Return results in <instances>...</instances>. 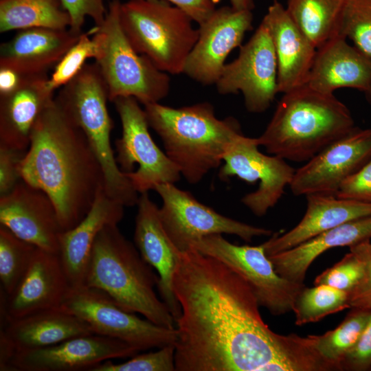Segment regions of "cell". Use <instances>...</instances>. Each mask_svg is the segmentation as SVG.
<instances>
[{"instance_id":"obj_1","label":"cell","mask_w":371,"mask_h":371,"mask_svg":"<svg viewBox=\"0 0 371 371\" xmlns=\"http://www.w3.org/2000/svg\"><path fill=\"white\" fill-rule=\"evenodd\" d=\"M177 371H320L306 337L280 335L263 321L252 289L223 262L180 251L172 280Z\"/></svg>"},{"instance_id":"obj_2","label":"cell","mask_w":371,"mask_h":371,"mask_svg":"<svg viewBox=\"0 0 371 371\" xmlns=\"http://www.w3.org/2000/svg\"><path fill=\"white\" fill-rule=\"evenodd\" d=\"M19 170L23 181L54 202L63 231L80 223L104 187L101 166L85 135L55 97L36 122Z\"/></svg>"},{"instance_id":"obj_3","label":"cell","mask_w":371,"mask_h":371,"mask_svg":"<svg viewBox=\"0 0 371 371\" xmlns=\"http://www.w3.org/2000/svg\"><path fill=\"white\" fill-rule=\"evenodd\" d=\"M283 94L266 128L256 137L269 155L307 161L355 127L349 109L334 94L307 85Z\"/></svg>"},{"instance_id":"obj_4","label":"cell","mask_w":371,"mask_h":371,"mask_svg":"<svg viewBox=\"0 0 371 371\" xmlns=\"http://www.w3.org/2000/svg\"><path fill=\"white\" fill-rule=\"evenodd\" d=\"M144 106L149 126L162 140L165 153L192 184L222 164L227 146L243 133L237 120L217 118L208 102L179 108L159 102Z\"/></svg>"},{"instance_id":"obj_5","label":"cell","mask_w":371,"mask_h":371,"mask_svg":"<svg viewBox=\"0 0 371 371\" xmlns=\"http://www.w3.org/2000/svg\"><path fill=\"white\" fill-rule=\"evenodd\" d=\"M159 276L117 225H106L94 243L84 286L98 289L118 306L153 323L175 328V320L155 291Z\"/></svg>"},{"instance_id":"obj_6","label":"cell","mask_w":371,"mask_h":371,"mask_svg":"<svg viewBox=\"0 0 371 371\" xmlns=\"http://www.w3.org/2000/svg\"><path fill=\"white\" fill-rule=\"evenodd\" d=\"M55 99L85 135L101 166L106 193L125 207L137 205L139 193L120 170L111 144L113 122L107 108L108 89L97 63H86Z\"/></svg>"},{"instance_id":"obj_7","label":"cell","mask_w":371,"mask_h":371,"mask_svg":"<svg viewBox=\"0 0 371 371\" xmlns=\"http://www.w3.org/2000/svg\"><path fill=\"white\" fill-rule=\"evenodd\" d=\"M120 19L138 53L164 72L183 73L199 37V30L193 27L188 14L163 0H128L121 2Z\"/></svg>"},{"instance_id":"obj_8","label":"cell","mask_w":371,"mask_h":371,"mask_svg":"<svg viewBox=\"0 0 371 371\" xmlns=\"http://www.w3.org/2000/svg\"><path fill=\"white\" fill-rule=\"evenodd\" d=\"M120 4V0H112L104 22L94 26L100 37L95 62L106 85L109 100L133 97L144 106L159 102L169 93L170 77L130 43L121 25Z\"/></svg>"},{"instance_id":"obj_9","label":"cell","mask_w":371,"mask_h":371,"mask_svg":"<svg viewBox=\"0 0 371 371\" xmlns=\"http://www.w3.org/2000/svg\"><path fill=\"white\" fill-rule=\"evenodd\" d=\"M113 102L122 124L121 137L115 141V159L134 189L142 194L179 181V168L153 139L139 102L133 97H120Z\"/></svg>"},{"instance_id":"obj_10","label":"cell","mask_w":371,"mask_h":371,"mask_svg":"<svg viewBox=\"0 0 371 371\" xmlns=\"http://www.w3.org/2000/svg\"><path fill=\"white\" fill-rule=\"evenodd\" d=\"M190 248L219 260L240 275L252 289L259 305L273 315L293 311L295 300L305 286L278 275L262 244L237 245L222 234H211L196 240Z\"/></svg>"},{"instance_id":"obj_11","label":"cell","mask_w":371,"mask_h":371,"mask_svg":"<svg viewBox=\"0 0 371 371\" xmlns=\"http://www.w3.org/2000/svg\"><path fill=\"white\" fill-rule=\"evenodd\" d=\"M60 308L84 320L94 333L122 341L139 351L175 344L177 339L176 328L141 319L94 288L71 289Z\"/></svg>"},{"instance_id":"obj_12","label":"cell","mask_w":371,"mask_h":371,"mask_svg":"<svg viewBox=\"0 0 371 371\" xmlns=\"http://www.w3.org/2000/svg\"><path fill=\"white\" fill-rule=\"evenodd\" d=\"M161 199L159 212L162 225L174 245L184 251L199 238L211 234H232L245 242L270 236L271 229L251 225L223 216L199 201L190 192L175 183L157 186Z\"/></svg>"},{"instance_id":"obj_13","label":"cell","mask_w":371,"mask_h":371,"mask_svg":"<svg viewBox=\"0 0 371 371\" xmlns=\"http://www.w3.org/2000/svg\"><path fill=\"white\" fill-rule=\"evenodd\" d=\"M259 146L256 138L243 133L236 136L227 146L218 177L222 181L237 177L250 183L258 181V188L241 201L253 214L262 216L281 199L295 170L284 159L261 153Z\"/></svg>"},{"instance_id":"obj_14","label":"cell","mask_w":371,"mask_h":371,"mask_svg":"<svg viewBox=\"0 0 371 371\" xmlns=\"http://www.w3.org/2000/svg\"><path fill=\"white\" fill-rule=\"evenodd\" d=\"M221 94L241 92L251 113L265 111L278 91V65L267 24L262 20L251 38L240 46L238 57L225 64L215 83Z\"/></svg>"},{"instance_id":"obj_15","label":"cell","mask_w":371,"mask_h":371,"mask_svg":"<svg viewBox=\"0 0 371 371\" xmlns=\"http://www.w3.org/2000/svg\"><path fill=\"white\" fill-rule=\"evenodd\" d=\"M371 159V128L355 127L295 170L289 185L295 196L335 195L341 184Z\"/></svg>"},{"instance_id":"obj_16","label":"cell","mask_w":371,"mask_h":371,"mask_svg":"<svg viewBox=\"0 0 371 371\" xmlns=\"http://www.w3.org/2000/svg\"><path fill=\"white\" fill-rule=\"evenodd\" d=\"M138 352L122 341L93 333L16 352L6 371H92L104 361L132 357Z\"/></svg>"},{"instance_id":"obj_17","label":"cell","mask_w":371,"mask_h":371,"mask_svg":"<svg viewBox=\"0 0 371 371\" xmlns=\"http://www.w3.org/2000/svg\"><path fill=\"white\" fill-rule=\"evenodd\" d=\"M252 21L251 10H237L231 5L216 8L199 25V37L187 58L183 74L202 85H215L227 56L241 46L245 33L252 28Z\"/></svg>"},{"instance_id":"obj_18","label":"cell","mask_w":371,"mask_h":371,"mask_svg":"<svg viewBox=\"0 0 371 371\" xmlns=\"http://www.w3.org/2000/svg\"><path fill=\"white\" fill-rule=\"evenodd\" d=\"M58 254L36 248L14 291L1 297L3 322L60 308L71 290Z\"/></svg>"},{"instance_id":"obj_19","label":"cell","mask_w":371,"mask_h":371,"mask_svg":"<svg viewBox=\"0 0 371 371\" xmlns=\"http://www.w3.org/2000/svg\"><path fill=\"white\" fill-rule=\"evenodd\" d=\"M0 225L36 247L58 254L63 229L54 202L22 179L0 196Z\"/></svg>"},{"instance_id":"obj_20","label":"cell","mask_w":371,"mask_h":371,"mask_svg":"<svg viewBox=\"0 0 371 371\" xmlns=\"http://www.w3.org/2000/svg\"><path fill=\"white\" fill-rule=\"evenodd\" d=\"M93 333L84 320L61 308L5 322L0 330V370H6L16 352L42 348Z\"/></svg>"},{"instance_id":"obj_21","label":"cell","mask_w":371,"mask_h":371,"mask_svg":"<svg viewBox=\"0 0 371 371\" xmlns=\"http://www.w3.org/2000/svg\"><path fill=\"white\" fill-rule=\"evenodd\" d=\"M137 205L135 245L145 262L157 271L159 293L176 322L181 309L173 291L172 280L180 251L167 235L159 207L148 192L140 194Z\"/></svg>"},{"instance_id":"obj_22","label":"cell","mask_w":371,"mask_h":371,"mask_svg":"<svg viewBox=\"0 0 371 371\" xmlns=\"http://www.w3.org/2000/svg\"><path fill=\"white\" fill-rule=\"evenodd\" d=\"M262 20L272 38L278 65V91L285 93L306 84L317 48L275 0Z\"/></svg>"},{"instance_id":"obj_23","label":"cell","mask_w":371,"mask_h":371,"mask_svg":"<svg viewBox=\"0 0 371 371\" xmlns=\"http://www.w3.org/2000/svg\"><path fill=\"white\" fill-rule=\"evenodd\" d=\"M125 206L111 198L101 188L86 216L60 236L58 255L71 289L84 286L95 239L107 225H117Z\"/></svg>"},{"instance_id":"obj_24","label":"cell","mask_w":371,"mask_h":371,"mask_svg":"<svg viewBox=\"0 0 371 371\" xmlns=\"http://www.w3.org/2000/svg\"><path fill=\"white\" fill-rule=\"evenodd\" d=\"M47 74L26 75L13 91L0 95V146L25 151L42 111L54 98Z\"/></svg>"},{"instance_id":"obj_25","label":"cell","mask_w":371,"mask_h":371,"mask_svg":"<svg viewBox=\"0 0 371 371\" xmlns=\"http://www.w3.org/2000/svg\"><path fill=\"white\" fill-rule=\"evenodd\" d=\"M81 33L71 29L32 27L19 30L0 45V67L23 75L47 74L54 67Z\"/></svg>"},{"instance_id":"obj_26","label":"cell","mask_w":371,"mask_h":371,"mask_svg":"<svg viewBox=\"0 0 371 371\" xmlns=\"http://www.w3.org/2000/svg\"><path fill=\"white\" fill-rule=\"evenodd\" d=\"M346 39L337 36L317 49L306 85L329 94L340 88L370 91L371 60Z\"/></svg>"},{"instance_id":"obj_27","label":"cell","mask_w":371,"mask_h":371,"mask_svg":"<svg viewBox=\"0 0 371 371\" xmlns=\"http://www.w3.org/2000/svg\"><path fill=\"white\" fill-rule=\"evenodd\" d=\"M306 197V210L301 221L289 232L274 234L262 243L267 256L293 248L347 222L371 215L370 203L324 194Z\"/></svg>"},{"instance_id":"obj_28","label":"cell","mask_w":371,"mask_h":371,"mask_svg":"<svg viewBox=\"0 0 371 371\" xmlns=\"http://www.w3.org/2000/svg\"><path fill=\"white\" fill-rule=\"evenodd\" d=\"M370 239L371 215L347 222L268 258L278 275L293 282L304 283L311 265L326 251L350 247Z\"/></svg>"},{"instance_id":"obj_29","label":"cell","mask_w":371,"mask_h":371,"mask_svg":"<svg viewBox=\"0 0 371 371\" xmlns=\"http://www.w3.org/2000/svg\"><path fill=\"white\" fill-rule=\"evenodd\" d=\"M71 18L61 0H0V32L32 27L65 30Z\"/></svg>"},{"instance_id":"obj_30","label":"cell","mask_w":371,"mask_h":371,"mask_svg":"<svg viewBox=\"0 0 371 371\" xmlns=\"http://www.w3.org/2000/svg\"><path fill=\"white\" fill-rule=\"evenodd\" d=\"M348 0H287L286 10L317 49L339 36L343 12Z\"/></svg>"},{"instance_id":"obj_31","label":"cell","mask_w":371,"mask_h":371,"mask_svg":"<svg viewBox=\"0 0 371 371\" xmlns=\"http://www.w3.org/2000/svg\"><path fill=\"white\" fill-rule=\"evenodd\" d=\"M351 309L335 329L322 335L306 337L327 371L339 370L342 359L357 341L371 315L370 310Z\"/></svg>"},{"instance_id":"obj_32","label":"cell","mask_w":371,"mask_h":371,"mask_svg":"<svg viewBox=\"0 0 371 371\" xmlns=\"http://www.w3.org/2000/svg\"><path fill=\"white\" fill-rule=\"evenodd\" d=\"M350 293L331 286L306 285L297 295L293 305L295 324L302 326L350 308Z\"/></svg>"},{"instance_id":"obj_33","label":"cell","mask_w":371,"mask_h":371,"mask_svg":"<svg viewBox=\"0 0 371 371\" xmlns=\"http://www.w3.org/2000/svg\"><path fill=\"white\" fill-rule=\"evenodd\" d=\"M36 248L0 225V280L5 295L10 294L16 288Z\"/></svg>"},{"instance_id":"obj_34","label":"cell","mask_w":371,"mask_h":371,"mask_svg":"<svg viewBox=\"0 0 371 371\" xmlns=\"http://www.w3.org/2000/svg\"><path fill=\"white\" fill-rule=\"evenodd\" d=\"M370 251V240L350 247L341 260L316 277L314 285H328L350 293L364 276Z\"/></svg>"},{"instance_id":"obj_35","label":"cell","mask_w":371,"mask_h":371,"mask_svg":"<svg viewBox=\"0 0 371 371\" xmlns=\"http://www.w3.org/2000/svg\"><path fill=\"white\" fill-rule=\"evenodd\" d=\"M100 37L95 27L82 32L78 40L68 49L54 67L49 76L48 86L54 92L74 78L89 58H95L100 48Z\"/></svg>"},{"instance_id":"obj_36","label":"cell","mask_w":371,"mask_h":371,"mask_svg":"<svg viewBox=\"0 0 371 371\" xmlns=\"http://www.w3.org/2000/svg\"><path fill=\"white\" fill-rule=\"evenodd\" d=\"M339 36L350 39L356 48L371 60V0H348Z\"/></svg>"},{"instance_id":"obj_37","label":"cell","mask_w":371,"mask_h":371,"mask_svg":"<svg viewBox=\"0 0 371 371\" xmlns=\"http://www.w3.org/2000/svg\"><path fill=\"white\" fill-rule=\"evenodd\" d=\"M175 346L159 348L157 351L135 355L129 360L114 363L107 360L92 371H175Z\"/></svg>"},{"instance_id":"obj_38","label":"cell","mask_w":371,"mask_h":371,"mask_svg":"<svg viewBox=\"0 0 371 371\" xmlns=\"http://www.w3.org/2000/svg\"><path fill=\"white\" fill-rule=\"evenodd\" d=\"M65 9L71 18L69 29L81 33L87 17L91 18L95 26L104 21L107 9L104 0H61Z\"/></svg>"},{"instance_id":"obj_39","label":"cell","mask_w":371,"mask_h":371,"mask_svg":"<svg viewBox=\"0 0 371 371\" xmlns=\"http://www.w3.org/2000/svg\"><path fill=\"white\" fill-rule=\"evenodd\" d=\"M339 370H371V315L357 341L342 359Z\"/></svg>"},{"instance_id":"obj_40","label":"cell","mask_w":371,"mask_h":371,"mask_svg":"<svg viewBox=\"0 0 371 371\" xmlns=\"http://www.w3.org/2000/svg\"><path fill=\"white\" fill-rule=\"evenodd\" d=\"M335 196L371 203V159L341 184Z\"/></svg>"},{"instance_id":"obj_41","label":"cell","mask_w":371,"mask_h":371,"mask_svg":"<svg viewBox=\"0 0 371 371\" xmlns=\"http://www.w3.org/2000/svg\"><path fill=\"white\" fill-rule=\"evenodd\" d=\"M25 153L0 146V196L12 191L21 180L19 166Z\"/></svg>"},{"instance_id":"obj_42","label":"cell","mask_w":371,"mask_h":371,"mask_svg":"<svg viewBox=\"0 0 371 371\" xmlns=\"http://www.w3.org/2000/svg\"><path fill=\"white\" fill-rule=\"evenodd\" d=\"M178 7L199 25L216 10V0H163Z\"/></svg>"},{"instance_id":"obj_43","label":"cell","mask_w":371,"mask_h":371,"mask_svg":"<svg viewBox=\"0 0 371 371\" xmlns=\"http://www.w3.org/2000/svg\"><path fill=\"white\" fill-rule=\"evenodd\" d=\"M350 308L371 311V251L364 276L359 284L350 293Z\"/></svg>"},{"instance_id":"obj_44","label":"cell","mask_w":371,"mask_h":371,"mask_svg":"<svg viewBox=\"0 0 371 371\" xmlns=\"http://www.w3.org/2000/svg\"><path fill=\"white\" fill-rule=\"evenodd\" d=\"M25 76L12 69L0 67V95L15 89Z\"/></svg>"},{"instance_id":"obj_45","label":"cell","mask_w":371,"mask_h":371,"mask_svg":"<svg viewBox=\"0 0 371 371\" xmlns=\"http://www.w3.org/2000/svg\"><path fill=\"white\" fill-rule=\"evenodd\" d=\"M234 8L240 10H252L254 8V0H229Z\"/></svg>"},{"instance_id":"obj_46","label":"cell","mask_w":371,"mask_h":371,"mask_svg":"<svg viewBox=\"0 0 371 371\" xmlns=\"http://www.w3.org/2000/svg\"><path fill=\"white\" fill-rule=\"evenodd\" d=\"M367 95H368L369 98L371 100V89H370V91L367 93Z\"/></svg>"}]
</instances>
